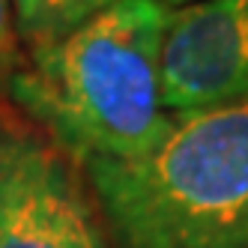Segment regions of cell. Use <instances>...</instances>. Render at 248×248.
I'll use <instances>...</instances> for the list:
<instances>
[{"label":"cell","instance_id":"cell-1","mask_svg":"<svg viewBox=\"0 0 248 248\" xmlns=\"http://www.w3.org/2000/svg\"><path fill=\"white\" fill-rule=\"evenodd\" d=\"M168 15L162 0H117L63 36L30 45L3 96L78 168L144 155L173 120L162 105Z\"/></svg>","mask_w":248,"mask_h":248},{"label":"cell","instance_id":"cell-2","mask_svg":"<svg viewBox=\"0 0 248 248\" xmlns=\"http://www.w3.org/2000/svg\"><path fill=\"white\" fill-rule=\"evenodd\" d=\"M81 170L120 248H248V96L173 114L144 155Z\"/></svg>","mask_w":248,"mask_h":248},{"label":"cell","instance_id":"cell-3","mask_svg":"<svg viewBox=\"0 0 248 248\" xmlns=\"http://www.w3.org/2000/svg\"><path fill=\"white\" fill-rule=\"evenodd\" d=\"M78 165L0 114V248H111Z\"/></svg>","mask_w":248,"mask_h":248},{"label":"cell","instance_id":"cell-4","mask_svg":"<svg viewBox=\"0 0 248 248\" xmlns=\"http://www.w3.org/2000/svg\"><path fill=\"white\" fill-rule=\"evenodd\" d=\"M248 96V0L173 6L162 45V105L188 114Z\"/></svg>","mask_w":248,"mask_h":248},{"label":"cell","instance_id":"cell-5","mask_svg":"<svg viewBox=\"0 0 248 248\" xmlns=\"http://www.w3.org/2000/svg\"><path fill=\"white\" fill-rule=\"evenodd\" d=\"M117 0H12L15 24L24 48L57 39Z\"/></svg>","mask_w":248,"mask_h":248},{"label":"cell","instance_id":"cell-6","mask_svg":"<svg viewBox=\"0 0 248 248\" xmlns=\"http://www.w3.org/2000/svg\"><path fill=\"white\" fill-rule=\"evenodd\" d=\"M24 57H27V51L18 36L12 0H0V93H6V84L24 66Z\"/></svg>","mask_w":248,"mask_h":248},{"label":"cell","instance_id":"cell-7","mask_svg":"<svg viewBox=\"0 0 248 248\" xmlns=\"http://www.w3.org/2000/svg\"><path fill=\"white\" fill-rule=\"evenodd\" d=\"M162 3H165V6H170V9H173V6H183V3H191V0H162Z\"/></svg>","mask_w":248,"mask_h":248}]
</instances>
